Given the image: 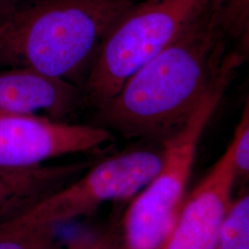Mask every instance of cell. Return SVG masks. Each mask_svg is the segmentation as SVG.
<instances>
[{"mask_svg": "<svg viewBox=\"0 0 249 249\" xmlns=\"http://www.w3.org/2000/svg\"><path fill=\"white\" fill-rule=\"evenodd\" d=\"M211 0H143L116 21L102 45L82 90L95 107L190 26Z\"/></svg>", "mask_w": 249, "mask_h": 249, "instance_id": "cell-4", "label": "cell"}, {"mask_svg": "<svg viewBox=\"0 0 249 249\" xmlns=\"http://www.w3.org/2000/svg\"><path fill=\"white\" fill-rule=\"evenodd\" d=\"M231 141L233 142V169L235 186L237 183H241V187H246L249 178V101H247Z\"/></svg>", "mask_w": 249, "mask_h": 249, "instance_id": "cell-13", "label": "cell"}, {"mask_svg": "<svg viewBox=\"0 0 249 249\" xmlns=\"http://www.w3.org/2000/svg\"><path fill=\"white\" fill-rule=\"evenodd\" d=\"M137 0H30L0 18V68H29L82 89L107 35Z\"/></svg>", "mask_w": 249, "mask_h": 249, "instance_id": "cell-2", "label": "cell"}, {"mask_svg": "<svg viewBox=\"0 0 249 249\" xmlns=\"http://www.w3.org/2000/svg\"><path fill=\"white\" fill-rule=\"evenodd\" d=\"M232 80L231 72H223L186 123L161 142L160 171L128 202L119 222V249H161L187 196L201 136Z\"/></svg>", "mask_w": 249, "mask_h": 249, "instance_id": "cell-3", "label": "cell"}, {"mask_svg": "<svg viewBox=\"0 0 249 249\" xmlns=\"http://www.w3.org/2000/svg\"><path fill=\"white\" fill-rule=\"evenodd\" d=\"M233 142L191 191L161 249H214L233 198Z\"/></svg>", "mask_w": 249, "mask_h": 249, "instance_id": "cell-7", "label": "cell"}, {"mask_svg": "<svg viewBox=\"0 0 249 249\" xmlns=\"http://www.w3.org/2000/svg\"><path fill=\"white\" fill-rule=\"evenodd\" d=\"M218 19L235 49L248 56L249 0H214Z\"/></svg>", "mask_w": 249, "mask_h": 249, "instance_id": "cell-12", "label": "cell"}, {"mask_svg": "<svg viewBox=\"0 0 249 249\" xmlns=\"http://www.w3.org/2000/svg\"><path fill=\"white\" fill-rule=\"evenodd\" d=\"M111 141L110 131L96 124L0 113V169H36L46 160L93 151Z\"/></svg>", "mask_w": 249, "mask_h": 249, "instance_id": "cell-6", "label": "cell"}, {"mask_svg": "<svg viewBox=\"0 0 249 249\" xmlns=\"http://www.w3.org/2000/svg\"><path fill=\"white\" fill-rule=\"evenodd\" d=\"M88 163L80 162L58 167H44L26 171L0 169V212L20 200H36L61 187L74 175L86 169Z\"/></svg>", "mask_w": 249, "mask_h": 249, "instance_id": "cell-9", "label": "cell"}, {"mask_svg": "<svg viewBox=\"0 0 249 249\" xmlns=\"http://www.w3.org/2000/svg\"><path fill=\"white\" fill-rule=\"evenodd\" d=\"M56 225L0 220V249H53Z\"/></svg>", "mask_w": 249, "mask_h": 249, "instance_id": "cell-10", "label": "cell"}, {"mask_svg": "<svg viewBox=\"0 0 249 249\" xmlns=\"http://www.w3.org/2000/svg\"><path fill=\"white\" fill-rule=\"evenodd\" d=\"M18 0H0V18L7 16L16 8Z\"/></svg>", "mask_w": 249, "mask_h": 249, "instance_id": "cell-15", "label": "cell"}, {"mask_svg": "<svg viewBox=\"0 0 249 249\" xmlns=\"http://www.w3.org/2000/svg\"><path fill=\"white\" fill-rule=\"evenodd\" d=\"M82 89L29 68L0 71V113L39 115L62 121L85 104Z\"/></svg>", "mask_w": 249, "mask_h": 249, "instance_id": "cell-8", "label": "cell"}, {"mask_svg": "<svg viewBox=\"0 0 249 249\" xmlns=\"http://www.w3.org/2000/svg\"><path fill=\"white\" fill-rule=\"evenodd\" d=\"M119 228V223L113 224L106 231H82L70 238L62 246H54L53 249H105L113 239Z\"/></svg>", "mask_w": 249, "mask_h": 249, "instance_id": "cell-14", "label": "cell"}, {"mask_svg": "<svg viewBox=\"0 0 249 249\" xmlns=\"http://www.w3.org/2000/svg\"><path fill=\"white\" fill-rule=\"evenodd\" d=\"M105 249H119V228L115 236L113 237V239L110 241V243L107 245Z\"/></svg>", "mask_w": 249, "mask_h": 249, "instance_id": "cell-16", "label": "cell"}, {"mask_svg": "<svg viewBox=\"0 0 249 249\" xmlns=\"http://www.w3.org/2000/svg\"><path fill=\"white\" fill-rule=\"evenodd\" d=\"M236 51L211 0L175 41L96 107L93 124L126 138L162 142L186 123Z\"/></svg>", "mask_w": 249, "mask_h": 249, "instance_id": "cell-1", "label": "cell"}, {"mask_svg": "<svg viewBox=\"0 0 249 249\" xmlns=\"http://www.w3.org/2000/svg\"><path fill=\"white\" fill-rule=\"evenodd\" d=\"M214 249H249V193L241 187L233 196Z\"/></svg>", "mask_w": 249, "mask_h": 249, "instance_id": "cell-11", "label": "cell"}, {"mask_svg": "<svg viewBox=\"0 0 249 249\" xmlns=\"http://www.w3.org/2000/svg\"><path fill=\"white\" fill-rule=\"evenodd\" d=\"M162 143L144 141L90 166L80 178L41 196L9 219L19 223L53 224L94 213L108 202H129L158 174Z\"/></svg>", "mask_w": 249, "mask_h": 249, "instance_id": "cell-5", "label": "cell"}]
</instances>
